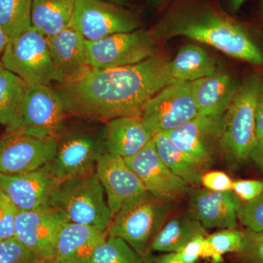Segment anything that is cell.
Wrapping results in <instances>:
<instances>
[{
  "label": "cell",
  "instance_id": "26",
  "mask_svg": "<svg viewBox=\"0 0 263 263\" xmlns=\"http://www.w3.org/2000/svg\"><path fill=\"white\" fill-rule=\"evenodd\" d=\"M76 0H32V26L46 37L70 26Z\"/></svg>",
  "mask_w": 263,
  "mask_h": 263
},
{
  "label": "cell",
  "instance_id": "9",
  "mask_svg": "<svg viewBox=\"0 0 263 263\" xmlns=\"http://www.w3.org/2000/svg\"><path fill=\"white\" fill-rule=\"evenodd\" d=\"M86 46L88 65L94 69L134 65L155 56V38L143 29L86 41Z\"/></svg>",
  "mask_w": 263,
  "mask_h": 263
},
{
  "label": "cell",
  "instance_id": "19",
  "mask_svg": "<svg viewBox=\"0 0 263 263\" xmlns=\"http://www.w3.org/2000/svg\"><path fill=\"white\" fill-rule=\"evenodd\" d=\"M107 232L84 224L66 222L55 249V263H90L99 245L106 239Z\"/></svg>",
  "mask_w": 263,
  "mask_h": 263
},
{
  "label": "cell",
  "instance_id": "31",
  "mask_svg": "<svg viewBox=\"0 0 263 263\" xmlns=\"http://www.w3.org/2000/svg\"><path fill=\"white\" fill-rule=\"evenodd\" d=\"M40 259L15 238L0 241V263H34Z\"/></svg>",
  "mask_w": 263,
  "mask_h": 263
},
{
  "label": "cell",
  "instance_id": "38",
  "mask_svg": "<svg viewBox=\"0 0 263 263\" xmlns=\"http://www.w3.org/2000/svg\"><path fill=\"white\" fill-rule=\"evenodd\" d=\"M256 134L257 141L263 140V85L259 93L256 108Z\"/></svg>",
  "mask_w": 263,
  "mask_h": 263
},
{
  "label": "cell",
  "instance_id": "15",
  "mask_svg": "<svg viewBox=\"0 0 263 263\" xmlns=\"http://www.w3.org/2000/svg\"><path fill=\"white\" fill-rule=\"evenodd\" d=\"M222 118L197 116L165 133L175 146L205 170L212 164L219 148Z\"/></svg>",
  "mask_w": 263,
  "mask_h": 263
},
{
  "label": "cell",
  "instance_id": "42",
  "mask_svg": "<svg viewBox=\"0 0 263 263\" xmlns=\"http://www.w3.org/2000/svg\"><path fill=\"white\" fill-rule=\"evenodd\" d=\"M155 263H182L177 262V261H175L174 259L171 258L170 257L169 254H165V255L162 256L161 258L157 259V261ZM194 263H198V262H194Z\"/></svg>",
  "mask_w": 263,
  "mask_h": 263
},
{
  "label": "cell",
  "instance_id": "24",
  "mask_svg": "<svg viewBox=\"0 0 263 263\" xmlns=\"http://www.w3.org/2000/svg\"><path fill=\"white\" fill-rule=\"evenodd\" d=\"M199 235L206 236V230L191 213L174 218L165 222L156 235L150 251L176 252Z\"/></svg>",
  "mask_w": 263,
  "mask_h": 263
},
{
  "label": "cell",
  "instance_id": "16",
  "mask_svg": "<svg viewBox=\"0 0 263 263\" xmlns=\"http://www.w3.org/2000/svg\"><path fill=\"white\" fill-rule=\"evenodd\" d=\"M60 182L45 167L25 174H0V190L21 212L50 206Z\"/></svg>",
  "mask_w": 263,
  "mask_h": 263
},
{
  "label": "cell",
  "instance_id": "14",
  "mask_svg": "<svg viewBox=\"0 0 263 263\" xmlns=\"http://www.w3.org/2000/svg\"><path fill=\"white\" fill-rule=\"evenodd\" d=\"M124 160L141 179L147 193L158 200L171 202L189 192L188 183L162 162L152 141L141 152Z\"/></svg>",
  "mask_w": 263,
  "mask_h": 263
},
{
  "label": "cell",
  "instance_id": "5",
  "mask_svg": "<svg viewBox=\"0 0 263 263\" xmlns=\"http://www.w3.org/2000/svg\"><path fill=\"white\" fill-rule=\"evenodd\" d=\"M50 206L69 222L107 232L112 214L106 195L96 173L61 181Z\"/></svg>",
  "mask_w": 263,
  "mask_h": 263
},
{
  "label": "cell",
  "instance_id": "43",
  "mask_svg": "<svg viewBox=\"0 0 263 263\" xmlns=\"http://www.w3.org/2000/svg\"><path fill=\"white\" fill-rule=\"evenodd\" d=\"M151 4L155 7H160L161 5H163L167 0H148Z\"/></svg>",
  "mask_w": 263,
  "mask_h": 263
},
{
  "label": "cell",
  "instance_id": "30",
  "mask_svg": "<svg viewBox=\"0 0 263 263\" xmlns=\"http://www.w3.org/2000/svg\"><path fill=\"white\" fill-rule=\"evenodd\" d=\"M246 245L245 232L226 229L205 237L201 257L214 263L222 261L223 255L232 252L242 253Z\"/></svg>",
  "mask_w": 263,
  "mask_h": 263
},
{
  "label": "cell",
  "instance_id": "6",
  "mask_svg": "<svg viewBox=\"0 0 263 263\" xmlns=\"http://www.w3.org/2000/svg\"><path fill=\"white\" fill-rule=\"evenodd\" d=\"M5 69L20 77L29 86L62 83L65 76L53 61L47 37L31 27L18 37L8 41L1 57Z\"/></svg>",
  "mask_w": 263,
  "mask_h": 263
},
{
  "label": "cell",
  "instance_id": "8",
  "mask_svg": "<svg viewBox=\"0 0 263 263\" xmlns=\"http://www.w3.org/2000/svg\"><path fill=\"white\" fill-rule=\"evenodd\" d=\"M197 116L192 83L176 81L148 100L141 117L154 136L177 129Z\"/></svg>",
  "mask_w": 263,
  "mask_h": 263
},
{
  "label": "cell",
  "instance_id": "20",
  "mask_svg": "<svg viewBox=\"0 0 263 263\" xmlns=\"http://www.w3.org/2000/svg\"><path fill=\"white\" fill-rule=\"evenodd\" d=\"M103 126L104 139L108 153L124 160L141 152L153 136L141 117H122L109 120Z\"/></svg>",
  "mask_w": 263,
  "mask_h": 263
},
{
  "label": "cell",
  "instance_id": "13",
  "mask_svg": "<svg viewBox=\"0 0 263 263\" xmlns=\"http://www.w3.org/2000/svg\"><path fill=\"white\" fill-rule=\"evenodd\" d=\"M66 222L65 216L53 207L19 211L15 238L39 258L53 259L57 239Z\"/></svg>",
  "mask_w": 263,
  "mask_h": 263
},
{
  "label": "cell",
  "instance_id": "44",
  "mask_svg": "<svg viewBox=\"0 0 263 263\" xmlns=\"http://www.w3.org/2000/svg\"><path fill=\"white\" fill-rule=\"evenodd\" d=\"M105 1L114 3V4H124L127 2V0H105Z\"/></svg>",
  "mask_w": 263,
  "mask_h": 263
},
{
  "label": "cell",
  "instance_id": "23",
  "mask_svg": "<svg viewBox=\"0 0 263 263\" xmlns=\"http://www.w3.org/2000/svg\"><path fill=\"white\" fill-rule=\"evenodd\" d=\"M29 91L20 77L0 66V124L8 133L18 130Z\"/></svg>",
  "mask_w": 263,
  "mask_h": 263
},
{
  "label": "cell",
  "instance_id": "10",
  "mask_svg": "<svg viewBox=\"0 0 263 263\" xmlns=\"http://www.w3.org/2000/svg\"><path fill=\"white\" fill-rule=\"evenodd\" d=\"M141 25L136 15L105 0H76L69 27L86 41H95L117 33L130 32Z\"/></svg>",
  "mask_w": 263,
  "mask_h": 263
},
{
  "label": "cell",
  "instance_id": "1",
  "mask_svg": "<svg viewBox=\"0 0 263 263\" xmlns=\"http://www.w3.org/2000/svg\"><path fill=\"white\" fill-rule=\"evenodd\" d=\"M170 61L154 56L134 65L108 69L86 67L60 83L70 114L95 122L141 117L148 100L168 85Z\"/></svg>",
  "mask_w": 263,
  "mask_h": 263
},
{
  "label": "cell",
  "instance_id": "7",
  "mask_svg": "<svg viewBox=\"0 0 263 263\" xmlns=\"http://www.w3.org/2000/svg\"><path fill=\"white\" fill-rule=\"evenodd\" d=\"M171 203L146 193L112 216L107 234L122 238L138 253L148 255L152 241L169 216Z\"/></svg>",
  "mask_w": 263,
  "mask_h": 263
},
{
  "label": "cell",
  "instance_id": "40",
  "mask_svg": "<svg viewBox=\"0 0 263 263\" xmlns=\"http://www.w3.org/2000/svg\"><path fill=\"white\" fill-rule=\"evenodd\" d=\"M228 7L232 13H235L239 11L241 7L245 4L247 0H227Z\"/></svg>",
  "mask_w": 263,
  "mask_h": 263
},
{
  "label": "cell",
  "instance_id": "21",
  "mask_svg": "<svg viewBox=\"0 0 263 263\" xmlns=\"http://www.w3.org/2000/svg\"><path fill=\"white\" fill-rule=\"evenodd\" d=\"M199 116L221 117L226 113L239 84L226 72L192 81Z\"/></svg>",
  "mask_w": 263,
  "mask_h": 263
},
{
  "label": "cell",
  "instance_id": "3",
  "mask_svg": "<svg viewBox=\"0 0 263 263\" xmlns=\"http://www.w3.org/2000/svg\"><path fill=\"white\" fill-rule=\"evenodd\" d=\"M263 79L252 74L239 84L223 115L219 148L228 160L245 162L257 144L256 108Z\"/></svg>",
  "mask_w": 263,
  "mask_h": 263
},
{
  "label": "cell",
  "instance_id": "34",
  "mask_svg": "<svg viewBox=\"0 0 263 263\" xmlns=\"http://www.w3.org/2000/svg\"><path fill=\"white\" fill-rule=\"evenodd\" d=\"M245 234V248L242 253L250 263H263V231L247 229Z\"/></svg>",
  "mask_w": 263,
  "mask_h": 263
},
{
  "label": "cell",
  "instance_id": "46",
  "mask_svg": "<svg viewBox=\"0 0 263 263\" xmlns=\"http://www.w3.org/2000/svg\"><path fill=\"white\" fill-rule=\"evenodd\" d=\"M260 11H261V13H262V15L263 16V0H262V1H261V3H260Z\"/></svg>",
  "mask_w": 263,
  "mask_h": 263
},
{
  "label": "cell",
  "instance_id": "12",
  "mask_svg": "<svg viewBox=\"0 0 263 263\" xmlns=\"http://www.w3.org/2000/svg\"><path fill=\"white\" fill-rule=\"evenodd\" d=\"M57 137H39L20 131L0 137V174H25L44 167L56 155Z\"/></svg>",
  "mask_w": 263,
  "mask_h": 263
},
{
  "label": "cell",
  "instance_id": "37",
  "mask_svg": "<svg viewBox=\"0 0 263 263\" xmlns=\"http://www.w3.org/2000/svg\"><path fill=\"white\" fill-rule=\"evenodd\" d=\"M201 183L204 187L210 191L226 192L232 190L233 181L226 173L210 171L202 175Z\"/></svg>",
  "mask_w": 263,
  "mask_h": 263
},
{
  "label": "cell",
  "instance_id": "27",
  "mask_svg": "<svg viewBox=\"0 0 263 263\" xmlns=\"http://www.w3.org/2000/svg\"><path fill=\"white\" fill-rule=\"evenodd\" d=\"M152 141L161 160L175 175L188 184L201 183L205 169L175 146L165 133L155 135Z\"/></svg>",
  "mask_w": 263,
  "mask_h": 263
},
{
  "label": "cell",
  "instance_id": "25",
  "mask_svg": "<svg viewBox=\"0 0 263 263\" xmlns=\"http://www.w3.org/2000/svg\"><path fill=\"white\" fill-rule=\"evenodd\" d=\"M170 71L176 81H192L214 75L215 60L203 48L186 44L180 48L176 57L170 62Z\"/></svg>",
  "mask_w": 263,
  "mask_h": 263
},
{
  "label": "cell",
  "instance_id": "35",
  "mask_svg": "<svg viewBox=\"0 0 263 263\" xmlns=\"http://www.w3.org/2000/svg\"><path fill=\"white\" fill-rule=\"evenodd\" d=\"M205 237L199 235L193 238L178 252L169 253L170 257L179 262H196L197 259L201 257Z\"/></svg>",
  "mask_w": 263,
  "mask_h": 263
},
{
  "label": "cell",
  "instance_id": "4",
  "mask_svg": "<svg viewBox=\"0 0 263 263\" xmlns=\"http://www.w3.org/2000/svg\"><path fill=\"white\" fill-rule=\"evenodd\" d=\"M56 155L44 166L60 181L95 174L100 157L106 153L103 127L64 124L57 135Z\"/></svg>",
  "mask_w": 263,
  "mask_h": 263
},
{
  "label": "cell",
  "instance_id": "33",
  "mask_svg": "<svg viewBox=\"0 0 263 263\" xmlns=\"http://www.w3.org/2000/svg\"><path fill=\"white\" fill-rule=\"evenodd\" d=\"M18 212L0 190V241L15 238V223Z\"/></svg>",
  "mask_w": 263,
  "mask_h": 263
},
{
  "label": "cell",
  "instance_id": "18",
  "mask_svg": "<svg viewBox=\"0 0 263 263\" xmlns=\"http://www.w3.org/2000/svg\"><path fill=\"white\" fill-rule=\"evenodd\" d=\"M240 200L233 190L213 192L197 190L191 197L192 215L205 229H235Z\"/></svg>",
  "mask_w": 263,
  "mask_h": 263
},
{
  "label": "cell",
  "instance_id": "22",
  "mask_svg": "<svg viewBox=\"0 0 263 263\" xmlns=\"http://www.w3.org/2000/svg\"><path fill=\"white\" fill-rule=\"evenodd\" d=\"M46 37L52 58L65 78L89 67L86 41L78 31L69 27Z\"/></svg>",
  "mask_w": 263,
  "mask_h": 263
},
{
  "label": "cell",
  "instance_id": "28",
  "mask_svg": "<svg viewBox=\"0 0 263 263\" xmlns=\"http://www.w3.org/2000/svg\"><path fill=\"white\" fill-rule=\"evenodd\" d=\"M32 0H0V27L8 40L32 27Z\"/></svg>",
  "mask_w": 263,
  "mask_h": 263
},
{
  "label": "cell",
  "instance_id": "11",
  "mask_svg": "<svg viewBox=\"0 0 263 263\" xmlns=\"http://www.w3.org/2000/svg\"><path fill=\"white\" fill-rule=\"evenodd\" d=\"M70 114L68 103L60 90L45 85L29 86L17 131L57 137Z\"/></svg>",
  "mask_w": 263,
  "mask_h": 263
},
{
  "label": "cell",
  "instance_id": "32",
  "mask_svg": "<svg viewBox=\"0 0 263 263\" xmlns=\"http://www.w3.org/2000/svg\"><path fill=\"white\" fill-rule=\"evenodd\" d=\"M238 219L247 229L263 231V191L257 198L240 205Z\"/></svg>",
  "mask_w": 263,
  "mask_h": 263
},
{
  "label": "cell",
  "instance_id": "45",
  "mask_svg": "<svg viewBox=\"0 0 263 263\" xmlns=\"http://www.w3.org/2000/svg\"><path fill=\"white\" fill-rule=\"evenodd\" d=\"M34 263H55L53 259H40Z\"/></svg>",
  "mask_w": 263,
  "mask_h": 263
},
{
  "label": "cell",
  "instance_id": "29",
  "mask_svg": "<svg viewBox=\"0 0 263 263\" xmlns=\"http://www.w3.org/2000/svg\"><path fill=\"white\" fill-rule=\"evenodd\" d=\"M90 263H152L148 255H141L126 240L107 237L92 254Z\"/></svg>",
  "mask_w": 263,
  "mask_h": 263
},
{
  "label": "cell",
  "instance_id": "17",
  "mask_svg": "<svg viewBox=\"0 0 263 263\" xmlns=\"http://www.w3.org/2000/svg\"><path fill=\"white\" fill-rule=\"evenodd\" d=\"M95 173L105 190L112 216L128 202L148 193L139 177L119 156L103 154Z\"/></svg>",
  "mask_w": 263,
  "mask_h": 263
},
{
  "label": "cell",
  "instance_id": "2",
  "mask_svg": "<svg viewBox=\"0 0 263 263\" xmlns=\"http://www.w3.org/2000/svg\"><path fill=\"white\" fill-rule=\"evenodd\" d=\"M151 34L155 39L189 37L209 45L233 58L263 67V52L248 30L206 3L186 2L176 5Z\"/></svg>",
  "mask_w": 263,
  "mask_h": 263
},
{
  "label": "cell",
  "instance_id": "39",
  "mask_svg": "<svg viewBox=\"0 0 263 263\" xmlns=\"http://www.w3.org/2000/svg\"><path fill=\"white\" fill-rule=\"evenodd\" d=\"M249 159L253 161L254 163L263 172V140L257 142Z\"/></svg>",
  "mask_w": 263,
  "mask_h": 263
},
{
  "label": "cell",
  "instance_id": "36",
  "mask_svg": "<svg viewBox=\"0 0 263 263\" xmlns=\"http://www.w3.org/2000/svg\"><path fill=\"white\" fill-rule=\"evenodd\" d=\"M235 195L240 200L250 202L262 193L263 181L260 180H238L233 181V189Z\"/></svg>",
  "mask_w": 263,
  "mask_h": 263
},
{
  "label": "cell",
  "instance_id": "41",
  "mask_svg": "<svg viewBox=\"0 0 263 263\" xmlns=\"http://www.w3.org/2000/svg\"><path fill=\"white\" fill-rule=\"evenodd\" d=\"M8 41H9V40L7 37L6 34H5L4 31L0 27V66H3L2 65L1 57L7 44H8Z\"/></svg>",
  "mask_w": 263,
  "mask_h": 263
}]
</instances>
